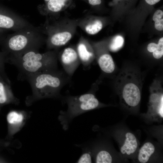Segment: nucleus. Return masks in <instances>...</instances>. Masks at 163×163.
Returning a JSON list of instances; mask_svg holds the SVG:
<instances>
[{"instance_id": "f257e3e1", "label": "nucleus", "mask_w": 163, "mask_h": 163, "mask_svg": "<svg viewBox=\"0 0 163 163\" xmlns=\"http://www.w3.org/2000/svg\"><path fill=\"white\" fill-rule=\"evenodd\" d=\"M70 78L63 70H49L30 75L27 80L32 90V95L27 98L30 102L46 98L61 100L60 92L62 88L69 83Z\"/></svg>"}, {"instance_id": "f03ea898", "label": "nucleus", "mask_w": 163, "mask_h": 163, "mask_svg": "<svg viewBox=\"0 0 163 163\" xmlns=\"http://www.w3.org/2000/svg\"><path fill=\"white\" fill-rule=\"evenodd\" d=\"M7 63L16 67L19 72L18 78L22 80L36 73L58 69L57 57L54 53H42L37 50L7 56Z\"/></svg>"}, {"instance_id": "7ed1b4c3", "label": "nucleus", "mask_w": 163, "mask_h": 163, "mask_svg": "<svg viewBox=\"0 0 163 163\" xmlns=\"http://www.w3.org/2000/svg\"><path fill=\"white\" fill-rule=\"evenodd\" d=\"M97 85L94 83L86 93L78 95L63 96L61 100L67 105L66 110H61L58 120L62 129L67 130L70 123L75 117L88 112L106 106L101 103L95 94Z\"/></svg>"}, {"instance_id": "20e7f679", "label": "nucleus", "mask_w": 163, "mask_h": 163, "mask_svg": "<svg viewBox=\"0 0 163 163\" xmlns=\"http://www.w3.org/2000/svg\"><path fill=\"white\" fill-rule=\"evenodd\" d=\"M38 27L25 28L7 35L1 45L7 56L21 54L32 50H38L42 40Z\"/></svg>"}, {"instance_id": "39448f33", "label": "nucleus", "mask_w": 163, "mask_h": 163, "mask_svg": "<svg viewBox=\"0 0 163 163\" xmlns=\"http://www.w3.org/2000/svg\"><path fill=\"white\" fill-rule=\"evenodd\" d=\"M136 71L126 70L121 73L117 80V89L121 101L127 107H137L141 98L142 81Z\"/></svg>"}, {"instance_id": "423d86ee", "label": "nucleus", "mask_w": 163, "mask_h": 163, "mask_svg": "<svg viewBox=\"0 0 163 163\" xmlns=\"http://www.w3.org/2000/svg\"><path fill=\"white\" fill-rule=\"evenodd\" d=\"M158 81H155L150 88L147 112L143 116L152 121H161L163 119V94Z\"/></svg>"}, {"instance_id": "0eeeda50", "label": "nucleus", "mask_w": 163, "mask_h": 163, "mask_svg": "<svg viewBox=\"0 0 163 163\" xmlns=\"http://www.w3.org/2000/svg\"><path fill=\"white\" fill-rule=\"evenodd\" d=\"M34 26L21 16L0 5V28L16 31Z\"/></svg>"}, {"instance_id": "6e6552de", "label": "nucleus", "mask_w": 163, "mask_h": 163, "mask_svg": "<svg viewBox=\"0 0 163 163\" xmlns=\"http://www.w3.org/2000/svg\"><path fill=\"white\" fill-rule=\"evenodd\" d=\"M60 60L63 70L71 78L81 63L77 51L72 48H67L63 51Z\"/></svg>"}, {"instance_id": "1a4fd4ad", "label": "nucleus", "mask_w": 163, "mask_h": 163, "mask_svg": "<svg viewBox=\"0 0 163 163\" xmlns=\"http://www.w3.org/2000/svg\"><path fill=\"white\" fill-rule=\"evenodd\" d=\"M18 101L12 92L11 83L6 81L0 75V104L16 103Z\"/></svg>"}, {"instance_id": "9d476101", "label": "nucleus", "mask_w": 163, "mask_h": 163, "mask_svg": "<svg viewBox=\"0 0 163 163\" xmlns=\"http://www.w3.org/2000/svg\"><path fill=\"white\" fill-rule=\"evenodd\" d=\"M138 142L135 136L129 132L125 133L124 139L120 148L121 154L129 156L136 152L138 148Z\"/></svg>"}, {"instance_id": "9b49d317", "label": "nucleus", "mask_w": 163, "mask_h": 163, "mask_svg": "<svg viewBox=\"0 0 163 163\" xmlns=\"http://www.w3.org/2000/svg\"><path fill=\"white\" fill-rule=\"evenodd\" d=\"M92 152L93 159L96 163H111L113 161V157L107 149L90 145Z\"/></svg>"}, {"instance_id": "f8f14e48", "label": "nucleus", "mask_w": 163, "mask_h": 163, "mask_svg": "<svg viewBox=\"0 0 163 163\" xmlns=\"http://www.w3.org/2000/svg\"><path fill=\"white\" fill-rule=\"evenodd\" d=\"M25 119V116L22 112L12 111L9 113L7 117V120L12 128L13 134L20 129L23 125Z\"/></svg>"}, {"instance_id": "ddd939ff", "label": "nucleus", "mask_w": 163, "mask_h": 163, "mask_svg": "<svg viewBox=\"0 0 163 163\" xmlns=\"http://www.w3.org/2000/svg\"><path fill=\"white\" fill-rule=\"evenodd\" d=\"M77 51L83 67L85 69L88 68L94 59L93 53L89 50L86 45L82 43L78 44Z\"/></svg>"}, {"instance_id": "4468645a", "label": "nucleus", "mask_w": 163, "mask_h": 163, "mask_svg": "<svg viewBox=\"0 0 163 163\" xmlns=\"http://www.w3.org/2000/svg\"><path fill=\"white\" fill-rule=\"evenodd\" d=\"M71 37V34L68 32L55 33L50 38L49 46L50 47H52L64 45L70 40Z\"/></svg>"}, {"instance_id": "2eb2a0df", "label": "nucleus", "mask_w": 163, "mask_h": 163, "mask_svg": "<svg viewBox=\"0 0 163 163\" xmlns=\"http://www.w3.org/2000/svg\"><path fill=\"white\" fill-rule=\"evenodd\" d=\"M97 62L101 69L106 73L110 74L115 69V64L113 59L108 54L101 55L98 59Z\"/></svg>"}, {"instance_id": "dca6fc26", "label": "nucleus", "mask_w": 163, "mask_h": 163, "mask_svg": "<svg viewBox=\"0 0 163 163\" xmlns=\"http://www.w3.org/2000/svg\"><path fill=\"white\" fill-rule=\"evenodd\" d=\"M155 151L154 145L149 142L145 143L139 149L138 156V159L139 162H147Z\"/></svg>"}, {"instance_id": "f3484780", "label": "nucleus", "mask_w": 163, "mask_h": 163, "mask_svg": "<svg viewBox=\"0 0 163 163\" xmlns=\"http://www.w3.org/2000/svg\"><path fill=\"white\" fill-rule=\"evenodd\" d=\"M75 145L76 146L81 148L82 150L81 155L75 162L76 163H91L93 162L92 152L89 143L76 144Z\"/></svg>"}, {"instance_id": "a211bd4d", "label": "nucleus", "mask_w": 163, "mask_h": 163, "mask_svg": "<svg viewBox=\"0 0 163 163\" xmlns=\"http://www.w3.org/2000/svg\"><path fill=\"white\" fill-rule=\"evenodd\" d=\"M148 51L153 53V56L156 59H159L163 55V37L161 38L157 44L154 43H149L147 47Z\"/></svg>"}, {"instance_id": "6ab92c4d", "label": "nucleus", "mask_w": 163, "mask_h": 163, "mask_svg": "<svg viewBox=\"0 0 163 163\" xmlns=\"http://www.w3.org/2000/svg\"><path fill=\"white\" fill-rule=\"evenodd\" d=\"M66 0H49L46 6L48 9L53 12H56L60 11L64 6Z\"/></svg>"}, {"instance_id": "aec40b11", "label": "nucleus", "mask_w": 163, "mask_h": 163, "mask_svg": "<svg viewBox=\"0 0 163 163\" xmlns=\"http://www.w3.org/2000/svg\"><path fill=\"white\" fill-rule=\"evenodd\" d=\"M153 20L155 22V27L159 31L163 30V12L160 10L155 11L153 17Z\"/></svg>"}, {"instance_id": "412c9836", "label": "nucleus", "mask_w": 163, "mask_h": 163, "mask_svg": "<svg viewBox=\"0 0 163 163\" xmlns=\"http://www.w3.org/2000/svg\"><path fill=\"white\" fill-rule=\"evenodd\" d=\"M6 53L3 51H0V75L7 82L11 83L5 71V64L7 63Z\"/></svg>"}, {"instance_id": "4be33fe9", "label": "nucleus", "mask_w": 163, "mask_h": 163, "mask_svg": "<svg viewBox=\"0 0 163 163\" xmlns=\"http://www.w3.org/2000/svg\"><path fill=\"white\" fill-rule=\"evenodd\" d=\"M102 22L96 20L91 24L88 25L85 27L86 32L90 34H95L100 31L102 28Z\"/></svg>"}, {"instance_id": "5701e85b", "label": "nucleus", "mask_w": 163, "mask_h": 163, "mask_svg": "<svg viewBox=\"0 0 163 163\" xmlns=\"http://www.w3.org/2000/svg\"><path fill=\"white\" fill-rule=\"evenodd\" d=\"M124 39L120 36L115 37L109 45L110 50L113 52H116L119 50L123 46Z\"/></svg>"}, {"instance_id": "b1692460", "label": "nucleus", "mask_w": 163, "mask_h": 163, "mask_svg": "<svg viewBox=\"0 0 163 163\" xmlns=\"http://www.w3.org/2000/svg\"><path fill=\"white\" fill-rule=\"evenodd\" d=\"M6 30L0 28V45H1L7 36L6 34Z\"/></svg>"}, {"instance_id": "393cba45", "label": "nucleus", "mask_w": 163, "mask_h": 163, "mask_svg": "<svg viewBox=\"0 0 163 163\" xmlns=\"http://www.w3.org/2000/svg\"><path fill=\"white\" fill-rule=\"evenodd\" d=\"M89 3L93 5H97L101 4V0H88Z\"/></svg>"}, {"instance_id": "a878e982", "label": "nucleus", "mask_w": 163, "mask_h": 163, "mask_svg": "<svg viewBox=\"0 0 163 163\" xmlns=\"http://www.w3.org/2000/svg\"><path fill=\"white\" fill-rule=\"evenodd\" d=\"M146 2L151 5H154L159 2L161 0H145Z\"/></svg>"}, {"instance_id": "bb28decb", "label": "nucleus", "mask_w": 163, "mask_h": 163, "mask_svg": "<svg viewBox=\"0 0 163 163\" xmlns=\"http://www.w3.org/2000/svg\"><path fill=\"white\" fill-rule=\"evenodd\" d=\"M45 1L47 2L49 0H44Z\"/></svg>"}]
</instances>
